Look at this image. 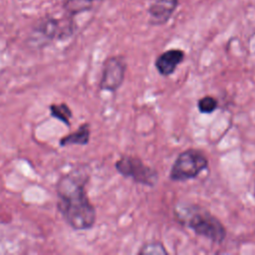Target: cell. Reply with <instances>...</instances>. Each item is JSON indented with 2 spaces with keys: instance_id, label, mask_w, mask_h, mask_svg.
Masks as SVG:
<instances>
[{
  "instance_id": "cell-1",
  "label": "cell",
  "mask_w": 255,
  "mask_h": 255,
  "mask_svg": "<svg viewBox=\"0 0 255 255\" xmlns=\"http://www.w3.org/2000/svg\"><path fill=\"white\" fill-rule=\"evenodd\" d=\"M88 173L77 168L64 175L57 184V206L66 222L76 230H87L95 225L97 214L91 203L86 184Z\"/></svg>"
},
{
  "instance_id": "cell-2",
  "label": "cell",
  "mask_w": 255,
  "mask_h": 255,
  "mask_svg": "<svg viewBox=\"0 0 255 255\" xmlns=\"http://www.w3.org/2000/svg\"><path fill=\"white\" fill-rule=\"evenodd\" d=\"M175 214L182 225L198 236L216 244H221L226 238L227 231L221 220L202 206L196 204L179 206Z\"/></svg>"
},
{
  "instance_id": "cell-3",
  "label": "cell",
  "mask_w": 255,
  "mask_h": 255,
  "mask_svg": "<svg viewBox=\"0 0 255 255\" xmlns=\"http://www.w3.org/2000/svg\"><path fill=\"white\" fill-rule=\"evenodd\" d=\"M208 166L209 160L202 150L187 148L176 156L170 167L168 177L175 182H184L198 177Z\"/></svg>"
},
{
  "instance_id": "cell-4",
  "label": "cell",
  "mask_w": 255,
  "mask_h": 255,
  "mask_svg": "<svg viewBox=\"0 0 255 255\" xmlns=\"http://www.w3.org/2000/svg\"><path fill=\"white\" fill-rule=\"evenodd\" d=\"M115 168L125 178L148 187L155 186L159 177L155 168L146 165L141 158L133 155L121 156L116 161Z\"/></svg>"
},
{
  "instance_id": "cell-5",
  "label": "cell",
  "mask_w": 255,
  "mask_h": 255,
  "mask_svg": "<svg viewBox=\"0 0 255 255\" xmlns=\"http://www.w3.org/2000/svg\"><path fill=\"white\" fill-rule=\"evenodd\" d=\"M126 71L127 63L122 56L109 57L103 65L100 89L111 93L117 92L124 84Z\"/></svg>"
},
{
  "instance_id": "cell-6",
  "label": "cell",
  "mask_w": 255,
  "mask_h": 255,
  "mask_svg": "<svg viewBox=\"0 0 255 255\" xmlns=\"http://www.w3.org/2000/svg\"><path fill=\"white\" fill-rule=\"evenodd\" d=\"M179 0H149L148 22L153 26L164 25L171 18Z\"/></svg>"
},
{
  "instance_id": "cell-7",
  "label": "cell",
  "mask_w": 255,
  "mask_h": 255,
  "mask_svg": "<svg viewBox=\"0 0 255 255\" xmlns=\"http://www.w3.org/2000/svg\"><path fill=\"white\" fill-rule=\"evenodd\" d=\"M184 58L185 53L183 50L169 49L157 56L154 61V67L160 76L168 77L175 72Z\"/></svg>"
},
{
  "instance_id": "cell-8",
  "label": "cell",
  "mask_w": 255,
  "mask_h": 255,
  "mask_svg": "<svg viewBox=\"0 0 255 255\" xmlns=\"http://www.w3.org/2000/svg\"><path fill=\"white\" fill-rule=\"evenodd\" d=\"M90 134H91L90 126L88 124H84L80 126L76 131L63 137L60 141V144L62 146L69 145V144L85 145V144H88V142L90 141Z\"/></svg>"
},
{
  "instance_id": "cell-9",
  "label": "cell",
  "mask_w": 255,
  "mask_h": 255,
  "mask_svg": "<svg viewBox=\"0 0 255 255\" xmlns=\"http://www.w3.org/2000/svg\"><path fill=\"white\" fill-rule=\"evenodd\" d=\"M138 255H167L164 244L160 241H151L143 244L137 251Z\"/></svg>"
},
{
  "instance_id": "cell-10",
  "label": "cell",
  "mask_w": 255,
  "mask_h": 255,
  "mask_svg": "<svg viewBox=\"0 0 255 255\" xmlns=\"http://www.w3.org/2000/svg\"><path fill=\"white\" fill-rule=\"evenodd\" d=\"M219 107L218 101L216 98L212 96H204L200 98L197 102V109L200 114L209 115L215 112Z\"/></svg>"
},
{
  "instance_id": "cell-11",
  "label": "cell",
  "mask_w": 255,
  "mask_h": 255,
  "mask_svg": "<svg viewBox=\"0 0 255 255\" xmlns=\"http://www.w3.org/2000/svg\"><path fill=\"white\" fill-rule=\"evenodd\" d=\"M50 110H51V115L54 118L63 122L67 126H70V119L72 118L73 115L70 108L66 104L51 105Z\"/></svg>"
},
{
  "instance_id": "cell-12",
  "label": "cell",
  "mask_w": 255,
  "mask_h": 255,
  "mask_svg": "<svg viewBox=\"0 0 255 255\" xmlns=\"http://www.w3.org/2000/svg\"><path fill=\"white\" fill-rule=\"evenodd\" d=\"M86 1H89V2H92L93 0H86Z\"/></svg>"
}]
</instances>
